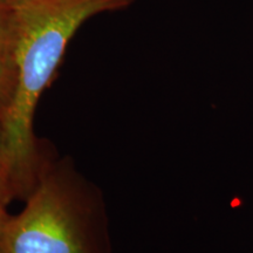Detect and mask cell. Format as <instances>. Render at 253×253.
Masks as SVG:
<instances>
[{"label": "cell", "mask_w": 253, "mask_h": 253, "mask_svg": "<svg viewBox=\"0 0 253 253\" xmlns=\"http://www.w3.org/2000/svg\"><path fill=\"white\" fill-rule=\"evenodd\" d=\"M132 0H24L14 4L13 61L17 84L0 114L4 173L12 191L33 184L37 147L33 118L40 95L61 62L66 47L87 19L128 7Z\"/></svg>", "instance_id": "6da1fadb"}, {"label": "cell", "mask_w": 253, "mask_h": 253, "mask_svg": "<svg viewBox=\"0 0 253 253\" xmlns=\"http://www.w3.org/2000/svg\"><path fill=\"white\" fill-rule=\"evenodd\" d=\"M72 192L55 176L42 177L26 207L0 231V253H101Z\"/></svg>", "instance_id": "7a4b0ae2"}, {"label": "cell", "mask_w": 253, "mask_h": 253, "mask_svg": "<svg viewBox=\"0 0 253 253\" xmlns=\"http://www.w3.org/2000/svg\"><path fill=\"white\" fill-rule=\"evenodd\" d=\"M15 41L14 5L0 0V58L13 59Z\"/></svg>", "instance_id": "3957f363"}, {"label": "cell", "mask_w": 253, "mask_h": 253, "mask_svg": "<svg viewBox=\"0 0 253 253\" xmlns=\"http://www.w3.org/2000/svg\"><path fill=\"white\" fill-rule=\"evenodd\" d=\"M17 84V68L12 58H0V114L13 96Z\"/></svg>", "instance_id": "277c9868"}, {"label": "cell", "mask_w": 253, "mask_h": 253, "mask_svg": "<svg viewBox=\"0 0 253 253\" xmlns=\"http://www.w3.org/2000/svg\"><path fill=\"white\" fill-rule=\"evenodd\" d=\"M11 192H12L11 186H9L7 181H6L4 177L0 175V202H2V203L6 204V202L8 201Z\"/></svg>", "instance_id": "5b68a950"}, {"label": "cell", "mask_w": 253, "mask_h": 253, "mask_svg": "<svg viewBox=\"0 0 253 253\" xmlns=\"http://www.w3.org/2000/svg\"><path fill=\"white\" fill-rule=\"evenodd\" d=\"M0 175L6 179L4 173V163H2V150H1V122H0ZM7 181V179H6ZM8 183V182H7Z\"/></svg>", "instance_id": "8992f818"}, {"label": "cell", "mask_w": 253, "mask_h": 253, "mask_svg": "<svg viewBox=\"0 0 253 253\" xmlns=\"http://www.w3.org/2000/svg\"><path fill=\"white\" fill-rule=\"evenodd\" d=\"M4 207H5V204L2 203V202H0V231H1L2 225H4L6 219H7V217H6V212H5Z\"/></svg>", "instance_id": "52a82bcc"}, {"label": "cell", "mask_w": 253, "mask_h": 253, "mask_svg": "<svg viewBox=\"0 0 253 253\" xmlns=\"http://www.w3.org/2000/svg\"><path fill=\"white\" fill-rule=\"evenodd\" d=\"M2 1L7 2V4H12V5H14V4H18V2L24 1V0H2Z\"/></svg>", "instance_id": "ba28073f"}]
</instances>
